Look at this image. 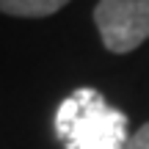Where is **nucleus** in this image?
<instances>
[{"instance_id":"7ed1b4c3","label":"nucleus","mask_w":149,"mask_h":149,"mask_svg":"<svg viewBox=\"0 0 149 149\" xmlns=\"http://www.w3.org/2000/svg\"><path fill=\"white\" fill-rule=\"evenodd\" d=\"M69 0H0V11L11 17H50Z\"/></svg>"},{"instance_id":"20e7f679","label":"nucleus","mask_w":149,"mask_h":149,"mask_svg":"<svg viewBox=\"0 0 149 149\" xmlns=\"http://www.w3.org/2000/svg\"><path fill=\"white\" fill-rule=\"evenodd\" d=\"M124 149H149V122L130 135L127 144H124Z\"/></svg>"},{"instance_id":"f03ea898","label":"nucleus","mask_w":149,"mask_h":149,"mask_svg":"<svg viewBox=\"0 0 149 149\" xmlns=\"http://www.w3.org/2000/svg\"><path fill=\"white\" fill-rule=\"evenodd\" d=\"M94 22L111 53H133L149 39V0H100Z\"/></svg>"},{"instance_id":"f257e3e1","label":"nucleus","mask_w":149,"mask_h":149,"mask_svg":"<svg viewBox=\"0 0 149 149\" xmlns=\"http://www.w3.org/2000/svg\"><path fill=\"white\" fill-rule=\"evenodd\" d=\"M55 135L64 149H124L127 116L97 88H74L55 111Z\"/></svg>"}]
</instances>
